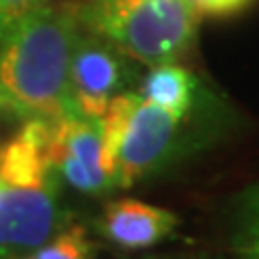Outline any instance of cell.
<instances>
[{"mask_svg":"<svg viewBox=\"0 0 259 259\" xmlns=\"http://www.w3.org/2000/svg\"><path fill=\"white\" fill-rule=\"evenodd\" d=\"M5 110H9V112H13V110H11L9 106H7V104H5L3 100H0V112H5ZM13 115H15V112H13ZM15 117H18V115H15Z\"/></svg>","mask_w":259,"mask_h":259,"instance_id":"obj_14","label":"cell"},{"mask_svg":"<svg viewBox=\"0 0 259 259\" xmlns=\"http://www.w3.org/2000/svg\"><path fill=\"white\" fill-rule=\"evenodd\" d=\"M199 15L209 18H233V15L244 13L255 0H190Z\"/></svg>","mask_w":259,"mask_h":259,"instance_id":"obj_13","label":"cell"},{"mask_svg":"<svg viewBox=\"0 0 259 259\" xmlns=\"http://www.w3.org/2000/svg\"><path fill=\"white\" fill-rule=\"evenodd\" d=\"M123 61L119 50L95 32H82L69 67L74 106L82 117L102 119L110 100L123 84Z\"/></svg>","mask_w":259,"mask_h":259,"instance_id":"obj_6","label":"cell"},{"mask_svg":"<svg viewBox=\"0 0 259 259\" xmlns=\"http://www.w3.org/2000/svg\"><path fill=\"white\" fill-rule=\"evenodd\" d=\"M35 259H95V246L84 227L67 225L37 248Z\"/></svg>","mask_w":259,"mask_h":259,"instance_id":"obj_11","label":"cell"},{"mask_svg":"<svg viewBox=\"0 0 259 259\" xmlns=\"http://www.w3.org/2000/svg\"><path fill=\"white\" fill-rule=\"evenodd\" d=\"M65 223L67 214L59 203V186L11 188L0 182V259L37 250Z\"/></svg>","mask_w":259,"mask_h":259,"instance_id":"obj_5","label":"cell"},{"mask_svg":"<svg viewBox=\"0 0 259 259\" xmlns=\"http://www.w3.org/2000/svg\"><path fill=\"white\" fill-rule=\"evenodd\" d=\"M180 218L171 209L139 199H117L104 207L97 221L100 236L117 248L141 250L160 244L177 229Z\"/></svg>","mask_w":259,"mask_h":259,"instance_id":"obj_7","label":"cell"},{"mask_svg":"<svg viewBox=\"0 0 259 259\" xmlns=\"http://www.w3.org/2000/svg\"><path fill=\"white\" fill-rule=\"evenodd\" d=\"M227 240L236 259H259V182L242 188L231 199Z\"/></svg>","mask_w":259,"mask_h":259,"instance_id":"obj_10","label":"cell"},{"mask_svg":"<svg viewBox=\"0 0 259 259\" xmlns=\"http://www.w3.org/2000/svg\"><path fill=\"white\" fill-rule=\"evenodd\" d=\"M186 117L147 102L141 93L115 95L102 115L104 143L117 164L119 188H130L164 171L182 156Z\"/></svg>","mask_w":259,"mask_h":259,"instance_id":"obj_3","label":"cell"},{"mask_svg":"<svg viewBox=\"0 0 259 259\" xmlns=\"http://www.w3.org/2000/svg\"><path fill=\"white\" fill-rule=\"evenodd\" d=\"M56 177L84 194H106L119 188L117 164L104 143L102 119L82 115L56 119L48 145Z\"/></svg>","mask_w":259,"mask_h":259,"instance_id":"obj_4","label":"cell"},{"mask_svg":"<svg viewBox=\"0 0 259 259\" xmlns=\"http://www.w3.org/2000/svg\"><path fill=\"white\" fill-rule=\"evenodd\" d=\"M78 7L89 32L151 67L184 56L199 28L190 0H89Z\"/></svg>","mask_w":259,"mask_h":259,"instance_id":"obj_2","label":"cell"},{"mask_svg":"<svg viewBox=\"0 0 259 259\" xmlns=\"http://www.w3.org/2000/svg\"><path fill=\"white\" fill-rule=\"evenodd\" d=\"M48 5V0H0V39L28 18L30 13Z\"/></svg>","mask_w":259,"mask_h":259,"instance_id":"obj_12","label":"cell"},{"mask_svg":"<svg viewBox=\"0 0 259 259\" xmlns=\"http://www.w3.org/2000/svg\"><path fill=\"white\" fill-rule=\"evenodd\" d=\"M82 30L78 5H46L0 39V100L20 119L80 115L69 67Z\"/></svg>","mask_w":259,"mask_h":259,"instance_id":"obj_1","label":"cell"},{"mask_svg":"<svg viewBox=\"0 0 259 259\" xmlns=\"http://www.w3.org/2000/svg\"><path fill=\"white\" fill-rule=\"evenodd\" d=\"M197 78L177 63L156 65L143 80L141 95L147 102L173 112L175 117H186L194 104Z\"/></svg>","mask_w":259,"mask_h":259,"instance_id":"obj_9","label":"cell"},{"mask_svg":"<svg viewBox=\"0 0 259 259\" xmlns=\"http://www.w3.org/2000/svg\"><path fill=\"white\" fill-rule=\"evenodd\" d=\"M13 259H35V257H22V255H20V257H13Z\"/></svg>","mask_w":259,"mask_h":259,"instance_id":"obj_15","label":"cell"},{"mask_svg":"<svg viewBox=\"0 0 259 259\" xmlns=\"http://www.w3.org/2000/svg\"><path fill=\"white\" fill-rule=\"evenodd\" d=\"M54 121L26 119L15 139L0 147V182L11 188H46L59 184L48 145Z\"/></svg>","mask_w":259,"mask_h":259,"instance_id":"obj_8","label":"cell"}]
</instances>
